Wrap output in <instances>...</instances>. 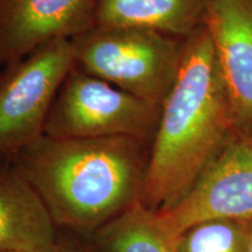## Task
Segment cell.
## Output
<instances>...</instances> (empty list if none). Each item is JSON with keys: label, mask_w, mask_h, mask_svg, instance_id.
<instances>
[{"label": "cell", "mask_w": 252, "mask_h": 252, "mask_svg": "<svg viewBox=\"0 0 252 252\" xmlns=\"http://www.w3.org/2000/svg\"><path fill=\"white\" fill-rule=\"evenodd\" d=\"M100 252H176L178 237L140 201L94 232Z\"/></svg>", "instance_id": "cell-11"}, {"label": "cell", "mask_w": 252, "mask_h": 252, "mask_svg": "<svg viewBox=\"0 0 252 252\" xmlns=\"http://www.w3.org/2000/svg\"><path fill=\"white\" fill-rule=\"evenodd\" d=\"M58 244V243H56ZM54 248L52 249H42V250H30V251H4V252H54Z\"/></svg>", "instance_id": "cell-15"}, {"label": "cell", "mask_w": 252, "mask_h": 252, "mask_svg": "<svg viewBox=\"0 0 252 252\" xmlns=\"http://www.w3.org/2000/svg\"><path fill=\"white\" fill-rule=\"evenodd\" d=\"M245 230H247V250L252 252V216L244 220Z\"/></svg>", "instance_id": "cell-13"}, {"label": "cell", "mask_w": 252, "mask_h": 252, "mask_svg": "<svg viewBox=\"0 0 252 252\" xmlns=\"http://www.w3.org/2000/svg\"><path fill=\"white\" fill-rule=\"evenodd\" d=\"M54 252H77L75 251L74 249H71L70 247H67V245H62V244H56Z\"/></svg>", "instance_id": "cell-14"}, {"label": "cell", "mask_w": 252, "mask_h": 252, "mask_svg": "<svg viewBox=\"0 0 252 252\" xmlns=\"http://www.w3.org/2000/svg\"><path fill=\"white\" fill-rule=\"evenodd\" d=\"M237 127L212 40L202 26L185 40L178 76L160 109L140 202L154 212L175 206Z\"/></svg>", "instance_id": "cell-2"}, {"label": "cell", "mask_w": 252, "mask_h": 252, "mask_svg": "<svg viewBox=\"0 0 252 252\" xmlns=\"http://www.w3.org/2000/svg\"><path fill=\"white\" fill-rule=\"evenodd\" d=\"M163 225L179 237L207 220L252 216V134L237 127L189 193L165 212Z\"/></svg>", "instance_id": "cell-6"}, {"label": "cell", "mask_w": 252, "mask_h": 252, "mask_svg": "<svg viewBox=\"0 0 252 252\" xmlns=\"http://www.w3.org/2000/svg\"><path fill=\"white\" fill-rule=\"evenodd\" d=\"M55 223L11 161H0V252L52 249Z\"/></svg>", "instance_id": "cell-9"}, {"label": "cell", "mask_w": 252, "mask_h": 252, "mask_svg": "<svg viewBox=\"0 0 252 252\" xmlns=\"http://www.w3.org/2000/svg\"><path fill=\"white\" fill-rule=\"evenodd\" d=\"M176 252H248L244 220H207L185 230Z\"/></svg>", "instance_id": "cell-12"}, {"label": "cell", "mask_w": 252, "mask_h": 252, "mask_svg": "<svg viewBox=\"0 0 252 252\" xmlns=\"http://www.w3.org/2000/svg\"><path fill=\"white\" fill-rule=\"evenodd\" d=\"M97 0H0V71L50 41L87 33Z\"/></svg>", "instance_id": "cell-7"}, {"label": "cell", "mask_w": 252, "mask_h": 252, "mask_svg": "<svg viewBox=\"0 0 252 252\" xmlns=\"http://www.w3.org/2000/svg\"><path fill=\"white\" fill-rule=\"evenodd\" d=\"M203 26L236 123L252 134V0H206Z\"/></svg>", "instance_id": "cell-8"}, {"label": "cell", "mask_w": 252, "mask_h": 252, "mask_svg": "<svg viewBox=\"0 0 252 252\" xmlns=\"http://www.w3.org/2000/svg\"><path fill=\"white\" fill-rule=\"evenodd\" d=\"M185 40L150 28H93L70 39V46L78 70L161 108L178 76Z\"/></svg>", "instance_id": "cell-3"}, {"label": "cell", "mask_w": 252, "mask_h": 252, "mask_svg": "<svg viewBox=\"0 0 252 252\" xmlns=\"http://www.w3.org/2000/svg\"><path fill=\"white\" fill-rule=\"evenodd\" d=\"M206 0H97V30L141 27L187 39L203 26Z\"/></svg>", "instance_id": "cell-10"}, {"label": "cell", "mask_w": 252, "mask_h": 252, "mask_svg": "<svg viewBox=\"0 0 252 252\" xmlns=\"http://www.w3.org/2000/svg\"><path fill=\"white\" fill-rule=\"evenodd\" d=\"M74 68L70 40L50 41L0 71V161L43 134L56 94Z\"/></svg>", "instance_id": "cell-5"}, {"label": "cell", "mask_w": 252, "mask_h": 252, "mask_svg": "<svg viewBox=\"0 0 252 252\" xmlns=\"http://www.w3.org/2000/svg\"><path fill=\"white\" fill-rule=\"evenodd\" d=\"M151 141L133 137L42 134L9 161L30 182L55 225L96 232L140 201Z\"/></svg>", "instance_id": "cell-1"}, {"label": "cell", "mask_w": 252, "mask_h": 252, "mask_svg": "<svg viewBox=\"0 0 252 252\" xmlns=\"http://www.w3.org/2000/svg\"><path fill=\"white\" fill-rule=\"evenodd\" d=\"M160 109L74 67L56 94L43 134L54 138L125 135L152 143Z\"/></svg>", "instance_id": "cell-4"}]
</instances>
